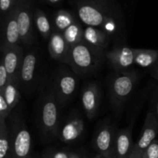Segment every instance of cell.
Returning a JSON list of instances; mask_svg holds the SVG:
<instances>
[{
    "label": "cell",
    "mask_w": 158,
    "mask_h": 158,
    "mask_svg": "<svg viewBox=\"0 0 158 158\" xmlns=\"http://www.w3.org/2000/svg\"><path fill=\"white\" fill-rule=\"evenodd\" d=\"M77 12L86 26L102 29L112 39L122 40L125 36L123 15L105 0H80L77 3Z\"/></svg>",
    "instance_id": "obj_1"
},
{
    "label": "cell",
    "mask_w": 158,
    "mask_h": 158,
    "mask_svg": "<svg viewBox=\"0 0 158 158\" xmlns=\"http://www.w3.org/2000/svg\"><path fill=\"white\" fill-rule=\"evenodd\" d=\"M61 107L47 80L39 91L35 103V123L43 143H50L58 138Z\"/></svg>",
    "instance_id": "obj_2"
},
{
    "label": "cell",
    "mask_w": 158,
    "mask_h": 158,
    "mask_svg": "<svg viewBox=\"0 0 158 158\" xmlns=\"http://www.w3.org/2000/svg\"><path fill=\"white\" fill-rule=\"evenodd\" d=\"M19 86L22 94L32 97L39 92L47 79L45 77L44 60L36 49L25 52L19 73Z\"/></svg>",
    "instance_id": "obj_3"
},
{
    "label": "cell",
    "mask_w": 158,
    "mask_h": 158,
    "mask_svg": "<svg viewBox=\"0 0 158 158\" xmlns=\"http://www.w3.org/2000/svg\"><path fill=\"white\" fill-rule=\"evenodd\" d=\"M106 52L82 41L71 46L66 64L79 77H86L98 70Z\"/></svg>",
    "instance_id": "obj_4"
},
{
    "label": "cell",
    "mask_w": 158,
    "mask_h": 158,
    "mask_svg": "<svg viewBox=\"0 0 158 158\" xmlns=\"http://www.w3.org/2000/svg\"><path fill=\"white\" fill-rule=\"evenodd\" d=\"M139 77L134 69L116 72L108 80V94L116 113L121 112L123 106L135 91Z\"/></svg>",
    "instance_id": "obj_5"
},
{
    "label": "cell",
    "mask_w": 158,
    "mask_h": 158,
    "mask_svg": "<svg viewBox=\"0 0 158 158\" xmlns=\"http://www.w3.org/2000/svg\"><path fill=\"white\" fill-rule=\"evenodd\" d=\"M7 123L13 158H32V134L22 113L13 111Z\"/></svg>",
    "instance_id": "obj_6"
},
{
    "label": "cell",
    "mask_w": 158,
    "mask_h": 158,
    "mask_svg": "<svg viewBox=\"0 0 158 158\" xmlns=\"http://www.w3.org/2000/svg\"><path fill=\"white\" fill-rule=\"evenodd\" d=\"M50 82L54 95L61 106H66L73 100L79 85V76L69 66H60Z\"/></svg>",
    "instance_id": "obj_7"
},
{
    "label": "cell",
    "mask_w": 158,
    "mask_h": 158,
    "mask_svg": "<svg viewBox=\"0 0 158 158\" xmlns=\"http://www.w3.org/2000/svg\"><path fill=\"white\" fill-rule=\"evenodd\" d=\"M21 43L29 46L35 40L33 0H19L15 6Z\"/></svg>",
    "instance_id": "obj_8"
},
{
    "label": "cell",
    "mask_w": 158,
    "mask_h": 158,
    "mask_svg": "<svg viewBox=\"0 0 158 158\" xmlns=\"http://www.w3.org/2000/svg\"><path fill=\"white\" fill-rule=\"evenodd\" d=\"M117 129L110 120L102 122L94 133L93 145L97 154L105 158H117L115 137Z\"/></svg>",
    "instance_id": "obj_9"
},
{
    "label": "cell",
    "mask_w": 158,
    "mask_h": 158,
    "mask_svg": "<svg viewBox=\"0 0 158 158\" xmlns=\"http://www.w3.org/2000/svg\"><path fill=\"white\" fill-rule=\"evenodd\" d=\"M86 130V123L83 115L79 111H72L60 123L58 138L66 144L77 143L81 139Z\"/></svg>",
    "instance_id": "obj_10"
},
{
    "label": "cell",
    "mask_w": 158,
    "mask_h": 158,
    "mask_svg": "<svg viewBox=\"0 0 158 158\" xmlns=\"http://www.w3.org/2000/svg\"><path fill=\"white\" fill-rule=\"evenodd\" d=\"M158 134V120L155 114L150 111L146 116L143 128L138 140L134 143V149L131 157L132 158H141L145 150L151 145Z\"/></svg>",
    "instance_id": "obj_11"
},
{
    "label": "cell",
    "mask_w": 158,
    "mask_h": 158,
    "mask_svg": "<svg viewBox=\"0 0 158 158\" xmlns=\"http://www.w3.org/2000/svg\"><path fill=\"white\" fill-rule=\"evenodd\" d=\"M0 49L2 52L1 61L4 63L10 80L19 81L24 58V49L20 45L11 46H1Z\"/></svg>",
    "instance_id": "obj_12"
},
{
    "label": "cell",
    "mask_w": 158,
    "mask_h": 158,
    "mask_svg": "<svg viewBox=\"0 0 158 158\" xmlns=\"http://www.w3.org/2000/svg\"><path fill=\"white\" fill-rule=\"evenodd\" d=\"M135 49L124 45H118L106 52V59L116 72L130 69L134 64Z\"/></svg>",
    "instance_id": "obj_13"
},
{
    "label": "cell",
    "mask_w": 158,
    "mask_h": 158,
    "mask_svg": "<svg viewBox=\"0 0 158 158\" xmlns=\"http://www.w3.org/2000/svg\"><path fill=\"white\" fill-rule=\"evenodd\" d=\"M80 100L86 117L89 120L95 118L101 102V93L98 85L95 83L85 85L81 92Z\"/></svg>",
    "instance_id": "obj_14"
},
{
    "label": "cell",
    "mask_w": 158,
    "mask_h": 158,
    "mask_svg": "<svg viewBox=\"0 0 158 158\" xmlns=\"http://www.w3.org/2000/svg\"><path fill=\"white\" fill-rule=\"evenodd\" d=\"M2 40L1 46H11L20 45L19 30L15 7L4 17L2 23Z\"/></svg>",
    "instance_id": "obj_15"
},
{
    "label": "cell",
    "mask_w": 158,
    "mask_h": 158,
    "mask_svg": "<svg viewBox=\"0 0 158 158\" xmlns=\"http://www.w3.org/2000/svg\"><path fill=\"white\" fill-rule=\"evenodd\" d=\"M48 40V50L49 56L53 60L66 64L69 56L70 46L66 41L63 34L54 30Z\"/></svg>",
    "instance_id": "obj_16"
},
{
    "label": "cell",
    "mask_w": 158,
    "mask_h": 158,
    "mask_svg": "<svg viewBox=\"0 0 158 158\" xmlns=\"http://www.w3.org/2000/svg\"><path fill=\"white\" fill-rule=\"evenodd\" d=\"M132 126L117 130L115 137V153L117 158H130L134 149Z\"/></svg>",
    "instance_id": "obj_17"
},
{
    "label": "cell",
    "mask_w": 158,
    "mask_h": 158,
    "mask_svg": "<svg viewBox=\"0 0 158 158\" xmlns=\"http://www.w3.org/2000/svg\"><path fill=\"white\" fill-rule=\"evenodd\" d=\"M112 38L102 29L93 26H86L83 32V41L93 47L106 52Z\"/></svg>",
    "instance_id": "obj_18"
},
{
    "label": "cell",
    "mask_w": 158,
    "mask_h": 158,
    "mask_svg": "<svg viewBox=\"0 0 158 158\" xmlns=\"http://www.w3.org/2000/svg\"><path fill=\"white\" fill-rule=\"evenodd\" d=\"M0 93L2 94L12 111L21 112L19 108L22 103L23 94L20 89L19 82L10 80L9 83L2 89H0Z\"/></svg>",
    "instance_id": "obj_19"
},
{
    "label": "cell",
    "mask_w": 158,
    "mask_h": 158,
    "mask_svg": "<svg viewBox=\"0 0 158 158\" xmlns=\"http://www.w3.org/2000/svg\"><path fill=\"white\" fill-rule=\"evenodd\" d=\"M34 26L39 33L45 40H49L54 31L52 23L44 11L35 9L34 11Z\"/></svg>",
    "instance_id": "obj_20"
},
{
    "label": "cell",
    "mask_w": 158,
    "mask_h": 158,
    "mask_svg": "<svg viewBox=\"0 0 158 158\" xmlns=\"http://www.w3.org/2000/svg\"><path fill=\"white\" fill-rule=\"evenodd\" d=\"M158 60V50L150 49H135L134 64L143 68L154 67Z\"/></svg>",
    "instance_id": "obj_21"
},
{
    "label": "cell",
    "mask_w": 158,
    "mask_h": 158,
    "mask_svg": "<svg viewBox=\"0 0 158 158\" xmlns=\"http://www.w3.org/2000/svg\"><path fill=\"white\" fill-rule=\"evenodd\" d=\"M77 21L78 20L73 14L67 10L60 9L54 14L52 19V26L54 30L63 33L66 29H68L71 25Z\"/></svg>",
    "instance_id": "obj_22"
},
{
    "label": "cell",
    "mask_w": 158,
    "mask_h": 158,
    "mask_svg": "<svg viewBox=\"0 0 158 158\" xmlns=\"http://www.w3.org/2000/svg\"><path fill=\"white\" fill-rule=\"evenodd\" d=\"M0 158H13L7 120L0 119Z\"/></svg>",
    "instance_id": "obj_23"
},
{
    "label": "cell",
    "mask_w": 158,
    "mask_h": 158,
    "mask_svg": "<svg viewBox=\"0 0 158 158\" xmlns=\"http://www.w3.org/2000/svg\"><path fill=\"white\" fill-rule=\"evenodd\" d=\"M83 32L84 29H83L79 21H77L71 25L68 29H66L62 34L71 47L83 41Z\"/></svg>",
    "instance_id": "obj_24"
},
{
    "label": "cell",
    "mask_w": 158,
    "mask_h": 158,
    "mask_svg": "<svg viewBox=\"0 0 158 158\" xmlns=\"http://www.w3.org/2000/svg\"><path fill=\"white\" fill-rule=\"evenodd\" d=\"M40 158H70V151L51 148L43 152Z\"/></svg>",
    "instance_id": "obj_25"
},
{
    "label": "cell",
    "mask_w": 158,
    "mask_h": 158,
    "mask_svg": "<svg viewBox=\"0 0 158 158\" xmlns=\"http://www.w3.org/2000/svg\"><path fill=\"white\" fill-rule=\"evenodd\" d=\"M13 112L9 105L6 102L2 94L0 93V119L7 120L10 117L12 113Z\"/></svg>",
    "instance_id": "obj_26"
},
{
    "label": "cell",
    "mask_w": 158,
    "mask_h": 158,
    "mask_svg": "<svg viewBox=\"0 0 158 158\" xmlns=\"http://www.w3.org/2000/svg\"><path fill=\"white\" fill-rule=\"evenodd\" d=\"M19 0H0V9L3 16L7 15L16 6Z\"/></svg>",
    "instance_id": "obj_27"
},
{
    "label": "cell",
    "mask_w": 158,
    "mask_h": 158,
    "mask_svg": "<svg viewBox=\"0 0 158 158\" xmlns=\"http://www.w3.org/2000/svg\"><path fill=\"white\" fill-rule=\"evenodd\" d=\"M141 158H158V140H155L143 152Z\"/></svg>",
    "instance_id": "obj_28"
},
{
    "label": "cell",
    "mask_w": 158,
    "mask_h": 158,
    "mask_svg": "<svg viewBox=\"0 0 158 158\" xmlns=\"http://www.w3.org/2000/svg\"><path fill=\"white\" fill-rule=\"evenodd\" d=\"M10 80L9 73L2 62H0V89H2Z\"/></svg>",
    "instance_id": "obj_29"
},
{
    "label": "cell",
    "mask_w": 158,
    "mask_h": 158,
    "mask_svg": "<svg viewBox=\"0 0 158 158\" xmlns=\"http://www.w3.org/2000/svg\"><path fill=\"white\" fill-rule=\"evenodd\" d=\"M70 158H88L86 153L83 151H70Z\"/></svg>",
    "instance_id": "obj_30"
},
{
    "label": "cell",
    "mask_w": 158,
    "mask_h": 158,
    "mask_svg": "<svg viewBox=\"0 0 158 158\" xmlns=\"http://www.w3.org/2000/svg\"><path fill=\"white\" fill-rule=\"evenodd\" d=\"M155 116L157 117L158 120V92L157 94V97H155V103H154V110L152 111Z\"/></svg>",
    "instance_id": "obj_31"
},
{
    "label": "cell",
    "mask_w": 158,
    "mask_h": 158,
    "mask_svg": "<svg viewBox=\"0 0 158 158\" xmlns=\"http://www.w3.org/2000/svg\"><path fill=\"white\" fill-rule=\"evenodd\" d=\"M153 76H154V77L155 79H157L158 80V60L157 62V63H156L155 65H154V68H153Z\"/></svg>",
    "instance_id": "obj_32"
},
{
    "label": "cell",
    "mask_w": 158,
    "mask_h": 158,
    "mask_svg": "<svg viewBox=\"0 0 158 158\" xmlns=\"http://www.w3.org/2000/svg\"><path fill=\"white\" fill-rule=\"evenodd\" d=\"M43 1L49 5H56L60 3V2L63 1V0H43Z\"/></svg>",
    "instance_id": "obj_33"
},
{
    "label": "cell",
    "mask_w": 158,
    "mask_h": 158,
    "mask_svg": "<svg viewBox=\"0 0 158 158\" xmlns=\"http://www.w3.org/2000/svg\"><path fill=\"white\" fill-rule=\"evenodd\" d=\"M94 158H105V157H103V156H102V155H100V154H97V155H96L95 157H94Z\"/></svg>",
    "instance_id": "obj_34"
},
{
    "label": "cell",
    "mask_w": 158,
    "mask_h": 158,
    "mask_svg": "<svg viewBox=\"0 0 158 158\" xmlns=\"http://www.w3.org/2000/svg\"><path fill=\"white\" fill-rule=\"evenodd\" d=\"M32 158H40L39 157H37L36 155H35V156H33V157H32Z\"/></svg>",
    "instance_id": "obj_35"
},
{
    "label": "cell",
    "mask_w": 158,
    "mask_h": 158,
    "mask_svg": "<svg viewBox=\"0 0 158 158\" xmlns=\"http://www.w3.org/2000/svg\"><path fill=\"white\" fill-rule=\"evenodd\" d=\"M130 158H132V157H130Z\"/></svg>",
    "instance_id": "obj_36"
}]
</instances>
